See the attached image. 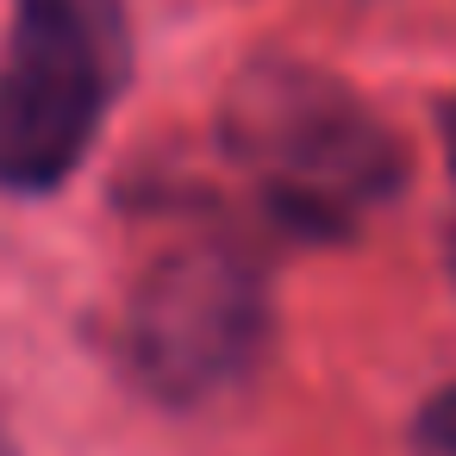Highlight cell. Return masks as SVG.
Returning a JSON list of instances; mask_svg holds the SVG:
<instances>
[{
	"label": "cell",
	"instance_id": "cell-1",
	"mask_svg": "<svg viewBox=\"0 0 456 456\" xmlns=\"http://www.w3.org/2000/svg\"><path fill=\"white\" fill-rule=\"evenodd\" d=\"M219 144L256 207L313 244L350 238L406 188L400 132L325 63L250 57L219 101Z\"/></svg>",
	"mask_w": 456,
	"mask_h": 456
},
{
	"label": "cell",
	"instance_id": "cell-2",
	"mask_svg": "<svg viewBox=\"0 0 456 456\" xmlns=\"http://www.w3.org/2000/svg\"><path fill=\"white\" fill-rule=\"evenodd\" d=\"M275 344V294L263 263L232 238L163 250L119 313V369L169 412L238 394Z\"/></svg>",
	"mask_w": 456,
	"mask_h": 456
},
{
	"label": "cell",
	"instance_id": "cell-3",
	"mask_svg": "<svg viewBox=\"0 0 456 456\" xmlns=\"http://www.w3.org/2000/svg\"><path fill=\"white\" fill-rule=\"evenodd\" d=\"M119 76L126 26L20 0V26L0 51V188L57 194L88 163Z\"/></svg>",
	"mask_w": 456,
	"mask_h": 456
},
{
	"label": "cell",
	"instance_id": "cell-4",
	"mask_svg": "<svg viewBox=\"0 0 456 456\" xmlns=\"http://www.w3.org/2000/svg\"><path fill=\"white\" fill-rule=\"evenodd\" d=\"M412 456H456V375L412 412Z\"/></svg>",
	"mask_w": 456,
	"mask_h": 456
},
{
	"label": "cell",
	"instance_id": "cell-5",
	"mask_svg": "<svg viewBox=\"0 0 456 456\" xmlns=\"http://www.w3.org/2000/svg\"><path fill=\"white\" fill-rule=\"evenodd\" d=\"M32 7H69V13H94V20L126 26V7H119V0H32Z\"/></svg>",
	"mask_w": 456,
	"mask_h": 456
},
{
	"label": "cell",
	"instance_id": "cell-6",
	"mask_svg": "<svg viewBox=\"0 0 456 456\" xmlns=\"http://www.w3.org/2000/svg\"><path fill=\"white\" fill-rule=\"evenodd\" d=\"M437 132H444V151H450V175H456V101L437 107ZM450 269H456V238H450Z\"/></svg>",
	"mask_w": 456,
	"mask_h": 456
},
{
	"label": "cell",
	"instance_id": "cell-7",
	"mask_svg": "<svg viewBox=\"0 0 456 456\" xmlns=\"http://www.w3.org/2000/svg\"><path fill=\"white\" fill-rule=\"evenodd\" d=\"M0 456H20V444L7 437V425H0Z\"/></svg>",
	"mask_w": 456,
	"mask_h": 456
}]
</instances>
